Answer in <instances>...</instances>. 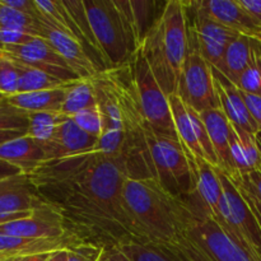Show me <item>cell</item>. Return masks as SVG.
<instances>
[{"label":"cell","instance_id":"39","mask_svg":"<svg viewBox=\"0 0 261 261\" xmlns=\"http://www.w3.org/2000/svg\"><path fill=\"white\" fill-rule=\"evenodd\" d=\"M242 96H244L250 115L259 126V132H261V96H255V94L245 93V92H242Z\"/></svg>","mask_w":261,"mask_h":261},{"label":"cell","instance_id":"18","mask_svg":"<svg viewBox=\"0 0 261 261\" xmlns=\"http://www.w3.org/2000/svg\"><path fill=\"white\" fill-rule=\"evenodd\" d=\"M200 116L211 138L214 152H216L218 168H221L228 177H233L237 173L232 162L231 150H229V142H231V137L234 130L233 126L229 124L226 115L221 109L206 110V111L200 112Z\"/></svg>","mask_w":261,"mask_h":261},{"label":"cell","instance_id":"47","mask_svg":"<svg viewBox=\"0 0 261 261\" xmlns=\"http://www.w3.org/2000/svg\"><path fill=\"white\" fill-rule=\"evenodd\" d=\"M47 261H68V250H59L53 252Z\"/></svg>","mask_w":261,"mask_h":261},{"label":"cell","instance_id":"19","mask_svg":"<svg viewBox=\"0 0 261 261\" xmlns=\"http://www.w3.org/2000/svg\"><path fill=\"white\" fill-rule=\"evenodd\" d=\"M0 160L18 167L24 175H30L46 162V154L38 140L23 135L0 145Z\"/></svg>","mask_w":261,"mask_h":261},{"label":"cell","instance_id":"23","mask_svg":"<svg viewBox=\"0 0 261 261\" xmlns=\"http://www.w3.org/2000/svg\"><path fill=\"white\" fill-rule=\"evenodd\" d=\"M252 42H254L252 36L240 33L227 47L218 71H221L233 84L237 83L240 75L250 65L252 55Z\"/></svg>","mask_w":261,"mask_h":261},{"label":"cell","instance_id":"2","mask_svg":"<svg viewBox=\"0 0 261 261\" xmlns=\"http://www.w3.org/2000/svg\"><path fill=\"white\" fill-rule=\"evenodd\" d=\"M122 198L143 244L167 242L185 229V205L154 178L127 177Z\"/></svg>","mask_w":261,"mask_h":261},{"label":"cell","instance_id":"11","mask_svg":"<svg viewBox=\"0 0 261 261\" xmlns=\"http://www.w3.org/2000/svg\"><path fill=\"white\" fill-rule=\"evenodd\" d=\"M188 158L193 173V190L184 201L216 218L222 196V184L216 167L206 161L196 160L189 154Z\"/></svg>","mask_w":261,"mask_h":261},{"label":"cell","instance_id":"40","mask_svg":"<svg viewBox=\"0 0 261 261\" xmlns=\"http://www.w3.org/2000/svg\"><path fill=\"white\" fill-rule=\"evenodd\" d=\"M27 184H30V178H28V176L24 175V173L19 176H15V177L7 178V180H2L0 181V195L13 190V189L27 185Z\"/></svg>","mask_w":261,"mask_h":261},{"label":"cell","instance_id":"31","mask_svg":"<svg viewBox=\"0 0 261 261\" xmlns=\"http://www.w3.org/2000/svg\"><path fill=\"white\" fill-rule=\"evenodd\" d=\"M66 116L51 112H33L30 114V127L27 135L38 142H46L55 133L56 127L65 120Z\"/></svg>","mask_w":261,"mask_h":261},{"label":"cell","instance_id":"43","mask_svg":"<svg viewBox=\"0 0 261 261\" xmlns=\"http://www.w3.org/2000/svg\"><path fill=\"white\" fill-rule=\"evenodd\" d=\"M99 261H129L119 247H105Z\"/></svg>","mask_w":261,"mask_h":261},{"label":"cell","instance_id":"30","mask_svg":"<svg viewBox=\"0 0 261 261\" xmlns=\"http://www.w3.org/2000/svg\"><path fill=\"white\" fill-rule=\"evenodd\" d=\"M237 88L245 93L261 96V38L254 37L250 65L240 75Z\"/></svg>","mask_w":261,"mask_h":261},{"label":"cell","instance_id":"8","mask_svg":"<svg viewBox=\"0 0 261 261\" xmlns=\"http://www.w3.org/2000/svg\"><path fill=\"white\" fill-rule=\"evenodd\" d=\"M176 94L186 106L199 114L206 110L219 109L211 64L203 58L198 47L189 38Z\"/></svg>","mask_w":261,"mask_h":261},{"label":"cell","instance_id":"48","mask_svg":"<svg viewBox=\"0 0 261 261\" xmlns=\"http://www.w3.org/2000/svg\"><path fill=\"white\" fill-rule=\"evenodd\" d=\"M249 254L252 261H261V251H251Z\"/></svg>","mask_w":261,"mask_h":261},{"label":"cell","instance_id":"14","mask_svg":"<svg viewBox=\"0 0 261 261\" xmlns=\"http://www.w3.org/2000/svg\"><path fill=\"white\" fill-rule=\"evenodd\" d=\"M38 20L41 23L40 37L45 38L58 51L59 55L64 59L66 65L71 70L75 71L82 79H92L99 73L83 46L78 42V40H75L73 36L68 35V33H64L54 28L42 18H40Z\"/></svg>","mask_w":261,"mask_h":261},{"label":"cell","instance_id":"15","mask_svg":"<svg viewBox=\"0 0 261 261\" xmlns=\"http://www.w3.org/2000/svg\"><path fill=\"white\" fill-rule=\"evenodd\" d=\"M98 140L99 138L83 132L71 120V117L66 116L65 120L56 127L53 137L46 142L40 143L45 150L47 162L93 149Z\"/></svg>","mask_w":261,"mask_h":261},{"label":"cell","instance_id":"49","mask_svg":"<svg viewBox=\"0 0 261 261\" xmlns=\"http://www.w3.org/2000/svg\"><path fill=\"white\" fill-rule=\"evenodd\" d=\"M255 140H256L257 148H259V152H260V155H261V132H259L256 135H255Z\"/></svg>","mask_w":261,"mask_h":261},{"label":"cell","instance_id":"24","mask_svg":"<svg viewBox=\"0 0 261 261\" xmlns=\"http://www.w3.org/2000/svg\"><path fill=\"white\" fill-rule=\"evenodd\" d=\"M3 50L27 65L42 63L69 68L64 59L58 54V51L42 37L33 38L31 42L24 43V45L5 46Z\"/></svg>","mask_w":261,"mask_h":261},{"label":"cell","instance_id":"9","mask_svg":"<svg viewBox=\"0 0 261 261\" xmlns=\"http://www.w3.org/2000/svg\"><path fill=\"white\" fill-rule=\"evenodd\" d=\"M186 18V33L203 58L218 70L229 43L240 35L214 22L199 8L196 2H182Z\"/></svg>","mask_w":261,"mask_h":261},{"label":"cell","instance_id":"12","mask_svg":"<svg viewBox=\"0 0 261 261\" xmlns=\"http://www.w3.org/2000/svg\"><path fill=\"white\" fill-rule=\"evenodd\" d=\"M0 233L27 239H58L70 234L66 232L59 212L48 203L36 209L31 217L2 224Z\"/></svg>","mask_w":261,"mask_h":261},{"label":"cell","instance_id":"52","mask_svg":"<svg viewBox=\"0 0 261 261\" xmlns=\"http://www.w3.org/2000/svg\"><path fill=\"white\" fill-rule=\"evenodd\" d=\"M3 261H19V259H8V260H3Z\"/></svg>","mask_w":261,"mask_h":261},{"label":"cell","instance_id":"22","mask_svg":"<svg viewBox=\"0 0 261 261\" xmlns=\"http://www.w3.org/2000/svg\"><path fill=\"white\" fill-rule=\"evenodd\" d=\"M229 150L236 176L246 175L261 168V155L254 135L233 130L229 142Z\"/></svg>","mask_w":261,"mask_h":261},{"label":"cell","instance_id":"33","mask_svg":"<svg viewBox=\"0 0 261 261\" xmlns=\"http://www.w3.org/2000/svg\"><path fill=\"white\" fill-rule=\"evenodd\" d=\"M117 247L129 261H172L157 247L149 244L129 242Z\"/></svg>","mask_w":261,"mask_h":261},{"label":"cell","instance_id":"20","mask_svg":"<svg viewBox=\"0 0 261 261\" xmlns=\"http://www.w3.org/2000/svg\"><path fill=\"white\" fill-rule=\"evenodd\" d=\"M168 102H170L171 114H172L178 142L181 143L186 154L191 155L196 160L205 161L203 150H201L200 144L198 142L195 126H194L193 119H191L188 106L181 101L177 94L168 96Z\"/></svg>","mask_w":261,"mask_h":261},{"label":"cell","instance_id":"25","mask_svg":"<svg viewBox=\"0 0 261 261\" xmlns=\"http://www.w3.org/2000/svg\"><path fill=\"white\" fill-rule=\"evenodd\" d=\"M157 247L172 261H216L209 252L184 229L167 242H147Z\"/></svg>","mask_w":261,"mask_h":261},{"label":"cell","instance_id":"51","mask_svg":"<svg viewBox=\"0 0 261 261\" xmlns=\"http://www.w3.org/2000/svg\"><path fill=\"white\" fill-rule=\"evenodd\" d=\"M5 98V96H4V94H3V93H0V101H3V99H4Z\"/></svg>","mask_w":261,"mask_h":261},{"label":"cell","instance_id":"26","mask_svg":"<svg viewBox=\"0 0 261 261\" xmlns=\"http://www.w3.org/2000/svg\"><path fill=\"white\" fill-rule=\"evenodd\" d=\"M9 56L14 61V64L18 68V71H19V93H30V92L47 91V89L66 88V87H70L74 83H76V82L69 83V82L60 81V79L55 78V76L50 75V74H46L43 71L32 68V66H28L25 64L20 63L19 60L13 58L12 55Z\"/></svg>","mask_w":261,"mask_h":261},{"label":"cell","instance_id":"4","mask_svg":"<svg viewBox=\"0 0 261 261\" xmlns=\"http://www.w3.org/2000/svg\"><path fill=\"white\" fill-rule=\"evenodd\" d=\"M152 178L175 198L184 200L193 190V173L186 152L178 140L155 135L148 129Z\"/></svg>","mask_w":261,"mask_h":261},{"label":"cell","instance_id":"35","mask_svg":"<svg viewBox=\"0 0 261 261\" xmlns=\"http://www.w3.org/2000/svg\"><path fill=\"white\" fill-rule=\"evenodd\" d=\"M71 120L83 132L88 133V134L93 135L96 138H99L103 133V119H102V114L98 105L88 107V109L73 115Z\"/></svg>","mask_w":261,"mask_h":261},{"label":"cell","instance_id":"6","mask_svg":"<svg viewBox=\"0 0 261 261\" xmlns=\"http://www.w3.org/2000/svg\"><path fill=\"white\" fill-rule=\"evenodd\" d=\"M83 4L92 32L109 69L125 65L134 51L114 0H83Z\"/></svg>","mask_w":261,"mask_h":261},{"label":"cell","instance_id":"13","mask_svg":"<svg viewBox=\"0 0 261 261\" xmlns=\"http://www.w3.org/2000/svg\"><path fill=\"white\" fill-rule=\"evenodd\" d=\"M212 71H213L217 96L219 99V109L223 111L227 120L236 132L247 133L255 137L259 133V126L250 115L242 92L237 88L236 84L232 83L213 66H212Z\"/></svg>","mask_w":261,"mask_h":261},{"label":"cell","instance_id":"3","mask_svg":"<svg viewBox=\"0 0 261 261\" xmlns=\"http://www.w3.org/2000/svg\"><path fill=\"white\" fill-rule=\"evenodd\" d=\"M188 47L186 18L180 0L166 3L139 50L166 96L177 93Z\"/></svg>","mask_w":261,"mask_h":261},{"label":"cell","instance_id":"7","mask_svg":"<svg viewBox=\"0 0 261 261\" xmlns=\"http://www.w3.org/2000/svg\"><path fill=\"white\" fill-rule=\"evenodd\" d=\"M216 170L222 184V196L213 219L247 252L261 251V229L249 204L231 178L221 168Z\"/></svg>","mask_w":261,"mask_h":261},{"label":"cell","instance_id":"21","mask_svg":"<svg viewBox=\"0 0 261 261\" xmlns=\"http://www.w3.org/2000/svg\"><path fill=\"white\" fill-rule=\"evenodd\" d=\"M82 81V79H81ZM66 88L47 89V91L30 92V93H17L14 96L7 97V101L18 109L33 112H51V114H61L64 101H65Z\"/></svg>","mask_w":261,"mask_h":261},{"label":"cell","instance_id":"1","mask_svg":"<svg viewBox=\"0 0 261 261\" xmlns=\"http://www.w3.org/2000/svg\"><path fill=\"white\" fill-rule=\"evenodd\" d=\"M27 176L81 242L102 249L143 244L122 198L125 180L132 177L124 153L109 154L98 140L93 149L47 161Z\"/></svg>","mask_w":261,"mask_h":261},{"label":"cell","instance_id":"46","mask_svg":"<svg viewBox=\"0 0 261 261\" xmlns=\"http://www.w3.org/2000/svg\"><path fill=\"white\" fill-rule=\"evenodd\" d=\"M51 254H37V255H30V256H24V257H20L19 261H47L50 259Z\"/></svg>","mask_w":261,"mask_h":261},{"label":"cell","instance_id":"17","mask_svg":"<svg viewBox=\"0 0 261 261\" xmlns=\"http://www.w3.org/2000/svg\"><path fill=\"white\" fill-rule=\"evenodd\" d=\"M81 244L71 234L58 239H27L0 233V261L20 259L37 254H50L59 250H70Z\"/></svg>","mask_w":261,"mask_h":261},{"label":"cell","instance_id":"16","mask_svg":"<svg viewBox=\"0 0 261 261\" xmlns=\"http://www.w3.org/2000/svg\"><path fill=\"white\" fill-rule=\"evenodd\" d=\"M196 3L214 22L241 35L261 38V28L239 0H199Z\"/></svg>","mask_w":261,"mask_h":261},{"label":"cell","instance_id":"27","mask_svg":"<svg viewBox=\"0 0 261 261\" xmlns=\"http://www.w3.org/2000/svg\"><path fill=\"white\" fill-rule=\"evenodd\" d=\"M129 2L134 17L135 40L139 50L145 36L163 12V8L167 2L160 3L155 0H129Z\"/></svg>","mask_w":261,"mask_h":261},{"label":"cell","instance_id":"50","mask_svg":"<svg viewBox=\"0 0 261 261\" xmlns=\"http://www.w3.org/2000/svg\"><path fill=\"white\" fill-rule=\"evenodd\" d=\"M5 55H7V53H5L4 50H2V48H0V60H2V59L4 58Z\"/></svg>","mask_w":261,"mask_h":261},{"label":"cell","instance_id":"29","mask_svg":"<svg viewBox=\"0 0 261 261\" xmlns=\"http://www.w3.org/2000/svg\"><path fill=\"white\" fill-rule=\"evenodd\" d=\"M0 30H12L40 37L41 23L36 18L12 9L0 2Z\"/></svg>","mask_w":261,"mask_h":261},{"label":"cell","instance_id":"37","mask_svg":"<svg viewBox=\"0 0 261 261\" xmlns=\"http://www.w3.org/2000/svg\"><path fill=\"white\" fill-rule=\"evenodd\" d=\"M103 249L91 244L81 242L68 250V261H99Z\"/></svg>","mask_w":261,"mask_h":261},{"label":"cell","instance_id":"45","mask_svg":"<svg viewBox=\"0 0 261 261\" xmlns=\"http://www.w3.org/2000/svg\"><path fill=\"white\" fill-rule=\"evenodd\" d=\"M23 135H27V133L23 132H0V145L4 144V143L10 142L13 139H17V138L23 137Z\"/></svg>","mask_w":261,"mask_h":261},{"label":"cell","instance_id":"44","mask_svg":"<svg viewBox=\"0 0 261 261\" xmlns=\"http://www.w3.org/2000/svg\"><path fill=\"white\" fill-rule=\"evenodd\" d=\"M19 175H23V172L19 168L0 160V181L7 180V178L10 177H15V176Z\"/></svg>","mask_w":261,"mask_h":261},{"label":"cell","instance_id":"5","mask_svg":"<svg viewBox=\"0 0 261 261\" xmlns=\"http://www.w3.org/2000/svg\"><path fill=\"white\" fill-rule=\"evenodd\" d=\"M127 65L137 91L140 110L155 135L178 140L168 97L162 91L142 51L137 50Z\"/></svg>","mask_w":261,"mask_h":261},{"label":"cell","instance_id":"42","mask_svg":"<svg viewBox=\"0 0 261 261\" xmlns=\"http://www.w3.org/2000/svg\"><path fill=\"white\" fill-rule=\"evenodd\" d=\"M239 3L261 28V0H239Z\"/></svg>","mask_w":261,"mask_h":261},{"label":"cell","instance_id":"34","mask_svg":"<svg viewBox=\"0 0 261 261\" xmlns=\"http://www.w3.org/2000/svg\"><path fill=\"white\" fill-rule=\"evenodd\" d=\"M0 93L5 97L19 93V71L8 54L0 60Z\"/></svg>","mask_w":261,"mask_h":261},{"label":"cell","instance_id":"10","mask_svg":"<svg viewBox=\"0 0 261 261\" xmlns=\"http://www.w3.org/2000/svg\"><path fill=\"white\" fill-rule=\"evenodd\" d=\"M184 201V200H182ZM185 205V229L216 261H252L249 252L234 241L208 213Z\"/></svg>","mask_w":261,"mask_h":261},{"label":"cell","instance_id":"41","mask_svg":"<svg viewBox=\"0 0 261 261\" xmlns=\"http://www.w3.org/2000/svg\"><path fill=\"white\" fill-rule=\"evenodd\" d=\"M232 182H233V181H232ZM234 185H236V184H234ZM237 189H239L240 193H241L242 198H244L245 200H246V203L249 204L250 209H251L252 213H254L255 218H256L257 223H259V227H260V229H261V201L257 200V199L255 198V196H252L251 194L247 193L246 190H244V189L240 188V186H237Z\"/></svg>","mask_w":261,"mask_h":261},{"label":"cell","instance_id":"28","mask_svg":"<svg viewBox=\"0 0 261 261\" xmlns=\"http://www.w3.org/2000/svg\"><path fill=\"white\" fill-rule=\"evenodd\" d=\"M96 91L92 79H82L70 86L66 91L65 101H64L61 115L71 117L73 115L88 109V107L96 106Z\"/></svg>","mask_w":261,"mask_h":261},{"label":"cell","instance_id":"36","mask_svg":"<svg viewBox=\"0 0 261 261\" xmlns=\"http://www.w3.org/2000/svg\"><path fill=\"white\" fill-rule=\"evenodd\" d=\"M237 186L246 190L247 193L251 194L252 196L261 201V168L260 170L252 171V172L246 173V175L234 176L229 177Z\"/></svg>","mask_w":261,"mask_h":261},{"label":"cell","instance_id":"53","mask_svg":"<svg viewBox=\"0 0 261 261\" xmlns=\"http://www.w3.org/2000/svg\"><path fill=\"white\" fill-rule=\"evenodd\" d=\"M0 48H2V46H0ZM2 50H3V48H2Z\"/></svg>","mask_w":261,"mask_h":261},{"label":"cell","instance_id":"32","mask_svg":"<svg viewBox=\"0 0 261 261\" xmlns=\"http://www.w3.org/2000/svg\"><path fill=\"white\" fill-rule=\"evenodd\" d=\"M30 112L13 106L5 97L0 101V132L28 133Z\"/></svg>","mask_w":261,"mask_h":261},{"label":"cell","instance_id":"38","mask_svg":"<svg viewBox=\"0 0 261 261\" xmlns=\"http://www.w3.org/2000/svg\"><path fill=\"white\" fill-rule=\"evenodd\" d=\"M33 38H36V36L19 32V31L0 30V46H2V48H4L5 46L24 45V43L31 42Z\"/></svg>","mask_w":261,"mask_h":261}]
</instances>
